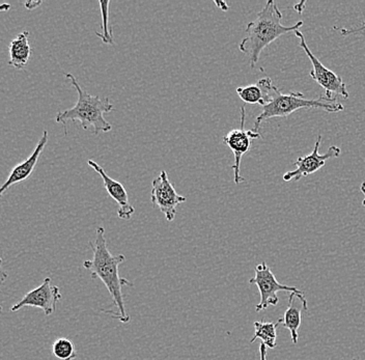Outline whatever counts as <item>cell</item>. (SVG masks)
I'll return each mask as SVG.
<instances>
[{
    "instance_id": "1",
    "label": "cell",
    "mask_w": 365,
    "mask_h": 360,
    "mask_svg": "<svg viewBox=\"0 0 365 360\" xmlns=\"http://www.w3.org/2000/svg\"><path fill=\"white\" fill-rule=\"evenodd\" d=\"M93 257L83 262V268L90 271L93 279H101L106 287L107 291L110 294L114 307H118V312L113 313L111 311L105 312L118 319L123 324H127L131 321V317L125 311V297L123 289L125 287H133V284L129 280L120 277V266L124 263L125 257L124 254L113 256L109 252L105 238L104 227H98L96 231V238L93 242L90 241Z\"/></svg>"
},
{
    "instance_id": "2",
    "label": "cell",
    "mask_w": 365,
    "mask_h": 360,
    "mask_svg": "<svg viewBox=\"0 0 365 360\" xmlns=\"http://www.w3.org/2000/svg\"><path fill=\"white\" fill-rule=\"evenodd\" d=\"M266 97V105L262 107L261 115L255 118L253 130L259 132L262 123L272 118H287L299 109H322L326 113H339L344 110V106L336 101L335 97L321 96L314 99H307L302 93L289 92L284 93L277 86H274L270 77H264L257 82Z\"/></svg>"
},
{
    "instance_id": "3",
    "label": "cell",
    "mask_w": 365,
    "mask_h": 360,
    "mask_svg": "<svg viewBox=\"0 0 365 360\" xmlns=\"http://www.w3.org/2000/svg\"><path fill=\"white\" fill-rule=\"evenodd\" d=\"M282 21V11L275 1L269 0L257 13L255 20L246 26V36L240 43L239 49L250 58L251 68L257 65L264 48L279 36L299 31L303 25V21H298L292 26H287Z\"/></svg>"
},
{
    "instance_id": "4",
    "label": "cell",
    "mask_w": 365,
    "mask_h": 360,
    "mask_svg": "<svg viewBox=\"0 0 365 360\" xmlns=\"http://www.w3.org/2000/svg\"><path fill=\"white\" fill-rule=\"evenodd\" d=\"M66 78L74 86L78 93L77 103L72 108L57 113L56 122L61 123L65 126L66 135H67V123L80 122L84 130L93 129V133H107L111 131L113 127L109 122L105 120V113L114 110L113 104L109 101L108 98H100L99 96L90 95L86 91L82 90L76 77L68 73Z\"/></svg>"
},
{
    "instance_id": "5",
    "label": "cell",
    "mask_w": 365,
    "mask_h": 360,
    "mask_svg": "<svg viewBox=\"0 0 365 360\" xmlns=\"http://www.w3.org/2000/svg\"><path fill=\"white\" fill-rule=\"evenodd\" d=\"M255 277L250 279V284H257L261 294V302L255 307V311H264L269 307H276L279 303L278 298V292H289V293H303L296 287L285 286L280 284L276 279L275 275L271 270V268L266 263L259 264L255 269Z\"/></svg>"
},
{
    "instance_id": "6",
    "label": "cell",
    "mask_w": 365,
    "mask_h": 360,
    "mask_svg": "<svg viewBox=\"0 0 365 360\" xmlns=\"http://www.w3.org/2000/svg\"><path fill=\"white\" fill-rule=\"evenodd\" d=\"M246 111L245 106L241 107V128L234 129L228 132L227 135L223 136L222 143L232 150L235 156V163L232 166L235 175V184L239 185L242 182L245 181L241 175V161L244 155L250 152L252 140L261 138L259 132L255 130H246L245 125Z\"/></svg>"
},
{
    "instance_id": "7",
    "label": "cell",
    "mask_w": 365,
    "mask_h": 360,
    "mask_svg": "<svg viewBox=\"0 0 365 360\" xmlns=\"http://www.w3.org/2000/svg\"><path fill=\"white\" fill-rule=\"evenodd\" d=\"M295 35L300 40V47L304 50L308 58L312 61V70L310 72L312 78L326 91V95L328 97H333V93H336V95L341 96L344 99H348V88L341 77L336 73L328 69L318 58L312 54L307 41H305L304 36L300 31H295Z\"/></svg>"
},
{
    "instance_id": "8",
    "label": "cell",
    "mask_w": 365,
    "mask_h": 360,
    "mask_svg": "<svg viewBox=\"0 0 365 360\" xmlns=\"http://www.w3.org/2000/svg\"><path fill=\"white\" fill-rule=\"evenodd\" d=\"M150 200L153 206L160 210L165 215L166 220L170 222L177 215L178 206L186 202L187 197L178 195L168 173L162 170L159 177L153 181Z\"/></svg>"
},
{
    "instance_id": "9",
    "label": "cell",
    "mask_w": 365,
    "mask_h": 360,
    "mask_svg": "<svg viewBox=\"0 0 365 360\" xmlns=\"http://www.w3.org/2000/svg\"><path fill=\"white\" fill-rule=\"evenodd\" d=\"M61 294L58 287L52 284L51 277H46L42 284L23 296L19 302L11 307V312H18L23 307H36L42 309L45 316H51L61 302Z\"/></svg>"
},
{
    "instance_id": "10",
    "label": "cell",
    "mask_w": 365,
    "mask_h": 360,
    "mask_svg": "<svg viewBox=\"0 0 365 360\" xmlns=\"http://www.w3.org/2000/svg\"><path fill=\"white\" fill-rule=\"evenodd\" d=\"M321 141L322 135H319L312 152L307 156L297 159L295 161L296 170L285 173L284 178H282L284 181L289 182L292 180L295 182L300 181L302 178L308 177V175L314 174V173L321 170L323 166H325L326 161L341 156V148L336 147V145H331L326 154H319V150Z\"/></svg>"
},
{
    "instance_id": "11",
    "label": "cell",
    "mask_w": 365,
    "mask_h": 360,
    "mask_svg": "<svg viewBox=\"0 0 365 360\" xmlns=\"http://www.w3.org/2000/svg\"><path fill=\"white\" fill-rule=\"evenodd\" d=\"M88 166H91L93 170H95L100 175L107 192L120 207L118 211V217L122 220H131L132 216L135 213V209L130 204L129 197H128V192L125 190V186L120 182L109 177L107 173L105 172L104 168L100 166L99 164L96 163L95 161L88 160Z\"/></svg>"
},
{
    "instance_id": "12",
    "label": "cell",
    "mask_w": 365,
    "mask_h": 360,
    "mask_svg": "<svg viewBox=\"0 0 365 360\" xmlns=\"http://www.w3.org/2000/svg\"><path fill=\"white\" fill-rule=\"evenodd\" d=\"M308 302L304 293H289V304L282 318L277 321L278 325L289 330L293 344L298 343L299 328L302 323L303 312H307Z\"/></svg>"
},
{
    "instance_id": "13",
    "label": "cell",
    "mask_w": 365,
    "mask_h": 360,
    "mask_svg": "<svg viewBox=\"0 0 365 360\" xmlns=\"http://www.w3.org/2000/svg\"><path fill=\"white\" fill-rule=\"evenodd\" d=\"M48 138H49V134H48L47 130H45L42 138L38 141L36 149L31 153V156L25 159L24 161H22L21 163L17 164V165L11 170L8 180L2 184L1 188H0V195H4L11 186L16 185V184L20 183V182L25 181V180L31 177V174L34 173V168H36V163H38V158H40L41 155H42L43 151H44L46 145H47Z\"/></svg>"
},
{
    "instance_id": "14",
    "label": "cell",
    "mask_w": 365,
    "mask_h": 360,
    "mask_svg": "<svg viewBox=\"0 0 365 360\" xmlns=\"http://www.w3.org/2000/svg\"><path fill=\"white\" fill-rule=\"evenodd\" d=\"M29 31H22L11 41L10 47H9L10 49L9 66L10 67L17 70H23L26 67L29 59H31V52H33L31 45H29Z\"/></svg>"
},
{
    "instance_id": "15",
    "label": "cell",
    "mask_w": 365,
    "mask_h": 360,
    "mask_svg": "<svg viewBox=\"0 0 365 360\" xmlns=\"http://www.w3.org/2000/svg\"><path fill=\"white\" fill-rule=\"evenodd\" d=\"M277 322H264V321H257L255 322V336L251 339L250 343H255L257 339H261L262 343L267 346V348L274 349L277 346Z\"/></svg>"
},
{
    "instance_id": "16",
    "label": "cell",
    "mask_w": 365,
    "mask_h": 360,
    "mask_svg": "<svg viewBox=\"0 0 365 360\" xmlns=\"http://www.w3.org/2000/svg\"><path fill=\"white\" fill-rule=\"evenodd\" d=\"M54 356L59 360H75L77 359V351L71 339L61 337L54 341L52 346Z\"/></svg>"
},
{
    "instance_id": "17",
    "label": "cell",
    "mask_w": 365,
    "mask_h": 360,
    "mask_svg": "<svg viewBox=\"0 0 365 360\" xmlns=\"http://www.w3.org/2000/svg\"><path fill=\"white\" fill-rule=\"evenodd\" d=\"M237 93L242 101L248 104H259L262 107L266 105V98L259 86H248L237 88Z\"/></svg>"
},
{
    "instance_id": "18",
    "label": "cell",
    "mask_w": 365,
    "mask_h": 360,
    "mask_svg": "<svg viewBox=\"0 0 365 360\" xmlns=\"http://www.w3.org/2000/svg\"><path fill=\"white\" fill-rule=\"evenodd\" d=\"M100 6H101L102 15V31L96 33L98 38H101L102 42L107 45H114L113 31L109 25V4L110 1H100Z\"/></svg>"
},
{
    "instance_id": "19",
    "label": "cell",
    "mask_w": 365,
    "mask_h": 360,
    "mask_svg": "<svg viewBox=\"0 0 365 360\" xmlns=\"http://www.w3.org/2000/svg\"><path fill=\"white\" fill-rule=\"evenodd\" d=\"M333 31H339L341 36H346L351 35H357V34H365V21L362 22L359 26L350 27V29H344V27L333 26Z\"/></svg>"
},
{
    "instance_id": "20",
    "label": "cell",
    "mask_w": 365,
    "mask_h": 360,
    "mask_svg": "<svg viewBox=\"0 0 365 360\" xmlns=\"http://www.w3.org/2000/svg\"><path fill=\"white\" fill-rule=\"evenodd\" d=\"M267 346L261 344L259 346V360H267Z\"/></svg>"
},
{
    "instance_id": "21",
    "label": "cell",
    "mask_w": 365,
    "mask_h": 360,
    "mask_svg": "<svg viewBox=\"0 0 365 360\" xmlns=\"http://www.w3.org/2000/svg\"><path fill=\"white\" fill-rule=\"evenodd\" d=\"M42 2L41 1H27L25 2V6H26L27 10H34V9L38 8V6H41Z\"/></svg>"
},
{
    "instance_id": "22",
    "label": "cell",
    "mask_w": 365,
    "mask_h": 360,
    "mask_svg": "<svg viewBox=\"0 0 365 360\" xmlns=\"http://www.w3.org/2000/svg\"><path fill=\"white\" fill-rule=\"evenodd\" d=\"M215 4L217 6H219V9H221L222 11H227L228 6L227 2L225 1H215Z\"/></svg>"
},
{
    "instance_id": "23",
    "label": "cell",
    "mask_w": 365,
    "mask_h": 360,
    "mask_svg": "<svg viewBox=\"0 0 365 360\" xmlns=\"http://www.w3.org/2000/svg\"><path fill=\"white\" fill-rule=\"evenodd\" d=\"M305 4H307V2L302 1L300 2V4H296L295 6V10L298 13H302L303 12V8H304Z\"/></svg>"
},
{
    "instance_id": "24",
    "label": "cell",
    "mask_w": 365,
    "mask_h": 360,
    "mask_svg": "<svg viewBox=\"0 0 365 360\" xmlns=\"http://www.w3.org/2000/svg\"><path fill=\"white\" fill-rule=\"evenodd\" d=\"M360 189H361V192L364 193V202H362V205L365 207V182L361 184V187H360Z\"/></svg>"
},
{
    "instance_id": "25",
    "label": "cell",
    "mask_w": 365,
    "mask_h": 360,
    "mask_svg": "<svg viewBox=\"0 0 365 360\" xmlns=\"http://www.w3.org/2000/svg\"><path fill=\"white\" fill-rule=\"evenodd\" d=\"M11 6L10 4H2L1 11H9L10 10Z\"/></svg>"
},
{
    "instance_id": "26",
    "label": "cell",
    "mask_w": 365,
    "mask_h": 360,
    "mask_svg": "<svg viewBox=\"0 0 365 360\" xmlns=\"http://www.w3.org/2000/svg\"><path fill=\"white\" fill-rule=\"evenodd\" d=\"M353 360H357V359H354Z\"/></svg>"
}]
</instances>
